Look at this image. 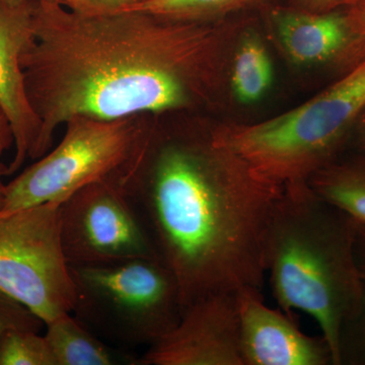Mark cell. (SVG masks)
I'll use <instances>...</instances> for the list:
<instances>
[{"mask_svg":"<svg viewBox=\"0 0 365 365\" xmlns=\"http://www.w3.org/2000/svg\"><path fill=\"white\" fill-rule=\"evenodd\" d=\"M246 21L175 20L138 9L83 16L35 0L34 38L21 57L42 121L33 160L72 117L115 120L215 111L232 98L230 64Z\"/></svg>","mask_w":365,"mask_h":365,"instance_id":"1","label":"cell"},{"mask_svg":"<svg viewBox=\"0 0 365 365\" xmlns=\"http://www.w3.org/2000/svg\"><path fill=\"white\" fill-rule=\"evenodd\" d=\"M117 182L176 278L182 311L208 295L262 290L283 188L218 143L211 124L158 120Z\"/></svg>","mask_w":365,"mask_h":365,"instance_id":"2","label":"cell"},{"mask_svg":"<svg viewBox=\"0 0 365 365\" xmlns=\"http://www.w3.org/2000/svg\"><path fill=\"white\" fill-rule=\"evenodd\" d=\"M357 225L307 182L287 185L266 241L274 299L284 313L300 311L314 319L332 349L334 365L341 328L364 292L355 259Z\"/></svg>","mask_w":365,"mask_h":365,"instance_id":"3","label":"cell"},{"mask_svg":"<svg viewBox=\"0 0 365 365\" xmlns=\"http://www.w3.org/2000/svg\"><path fill=\"white\" fill-rule=\"evenodd\" d=\"M365 111V60L304 104L256 123L211 124L218 143L264 181L307 182L351 146Z\"/></svg>","mask_w":365,"mask_h":365,"instance_id":"4","label":"cell"},{"mask_svg":"<svg viewBox=\"0 0 365 365\" xmlns=\"http://www.w3.org/2000/svg\"><path fill=\"white\" fill-rule=\"evenodd\" d=\"M72 314L101 339L123 350L155 344L181 319V294L162 262L135 259L108 265H71Z\"/></svg>","mask_w":365,"mask_h":365,"instance_id":"5","label":"cell"},{"mask_svg":"<svg viewBox=\"0 0 365 365\" xmlns=\"http://www.w3.org/2000/svg\"><path fill=\"white\" fill-rule=\"evenodd\" d=\"M155 117L71 118L57 148L6 184L1 215L41 204H61L86 185L117 178L153 131Z\"/></svg>","mask_w":365,"mask_h":365,"instance_id":"6","label":"cell"},{"mask_svg":"<svg viewBox=\"0 0 365 365\" xmlns=\"http://www.w3.org/2000/svg\"><path fill=\"white\" fill-rule=\"evenodd\" d=\"M0 292L44 323L72 313L76 284L60 235V204L0 215Z\"/></svg>","mask_w":365,"mask_h":365,"instance_id":"7","label":"cell"},{"mask_svg":"<svg viewBox=\"0 0 365 365\" xmlns=\"http://www.w3.org/2000/svg\"><path fill=\"white\" fill-rule=\"evenodd\" d=\"M60 235L69 265L160 261L116 178L86 185L60 204Z\"/></svg>","mask_w":365,"mask_h":365,"instance_id":"8","label":"cell"},{"mask_svg":"<svg viewBox=\"0 0 365 365\" xmlns=\"http://www.w3.org/2000/svg\"><path fill=\"white\" fill-rule=\"evenodd\" d=\"M138 365H244L237 294H211L190 304Z\"/></svg>","mask_w":365,"mask_h":365,"instance_id":"9","label":"cell"},{"mask_svg":"<svg viewBox=\"0 0 365 365\" xmlns=\"http://www.w3.org/2000/svg\"><path fill=\"white\" fill-rule=\"evenodd\" d=\"M269 21L276 42L295 66L333 67L347 73L365 60V33L343 9L312 13L274 7Z\"/></svg>","mask_w":365,"mask_h":365,"instance_id":"10","label":"cell"},{"mask_svg":"<svg viewBox=\"0 0 365 365\" xmlns=\"http://www.w3.org/2000/svg\"><path fill=\"white\" fill-rule=\"evenodd\" d=\"M34 7L35 0L0 1V109L11 123L16 150L6 176L16 174L26 158H34L42 130V121L29 100L21 63L34 38Z\"/></svg>","mask_w":365,"mask_h":365,"instance_id":"11","label":"cell"},{"mask_svg":"<svg viewBox=\"0 0 365 365\" xmlns=\"http://www.w3.org/2000/svg\"><path fill=\"white\" fill-rule=\"evenodd\" d=\"M237 302L244 365H334L326 338L307 335L292 314L266 306L262 290H242Z\"/></svg>","mask_w":365,"mask_h":365,"instance_id":"12","label":"cell"},{"mask_svg":"<svg viewBox=\"0 0 365 365\" xmlns=\"http://www.w3.org/2000/svg\"><path fill=\"white\" fill-rule=\"evenodd\" d=\"M45 325V337L56 365H138V359L126 350L106 344L71 313Z\"/></svg>","mask_w":365,"mask_h":365,"instance_id":"13","label":"cell"},{"mask_svg":"<svg viewBox=\"0 0 365 365\" xmlns=\"http://www.w3.org/2000/svg\"><path fill=\"white\" fill-rule=\"evenodd\" d=\"M272 60L260 35L248 26L235 46L230 64L232 98L242 105H252L267 95L273 85Z\"/></svg>","mask_w":365,"mask_h":365,"instance_id":"14","label":"cell"},{"mask_svg":"<svg viewBox=\"0 0 365 365\" xmlns=\"http://www.w3.org/2000/svg\"><path fill=\"white\" fill-rule=\"evenodd\" d=\"M307 184L359 222H365V155L347 153L317 172Z\"/></svg>","mask_w":365,"mask_h":365,"instance_id":"15","label":"cell"},{"mask_svg":"<svg viewBox=\"0 0 365 365\" xmlns=\"http://www.w3.org/2000/svg\"><path fill=\"white\" fill-rule=\"evenodd\" d=\"M270 0H146L128 9L148 11L175 20L215 21L266 6ZM127 11V9H126Z\"/></svg>","mask_w":365,"mask_h":365,"instance_id":"16","label":"cell"},{"mask_svg":"<svg viewBox=\"0 0 365 365\" xmlns=\"http://www.w3.org/2000/svg\"><path fill=\"white\" fill-rule=\"evenodd\" d=\"M33 330L11 331L0 343V365H56L45 335Z\"/></svg>","mask_w":365,"mask_h":365,"instance_id":"17","label":"cell"},{"mask_svg":"<svg viewBox=\"0 0 365 365\" xmlns=\"http://www.w3.org/2000/svg\"><path fill=\"white\" fill-rule=\"evenodd\" d=\"M335 365H365V281L359 306L341 328Z\"/></svg>","mask_w":365,"mask_h":365,"instance_id":"18","label":"cell"},{"mask_svg":"<svg viewBox=\"0 0 365 365\" xmlns=\"http://www.w3.org/2000/svg\"><path fill=\"white\" fill-rule=\"evenodd\" d=\"M44 321L28 307L0 292V343L11 331L33 330L40 332Z\"/></svg>","mask_w":365,"mask_h":365,"instance_id":"19","label":"cell"},{"mask_svg":"<svg viewBox=\"0 0 365 365\" xmlns=\"http://www.w3.org/2000/svg\"><path fill=\"white\" fill-rule=\"evenodd\" d=\"M135 0H67L64 7L83 16H104L130 9Z\"/></svg>","mask_w":365,"mask_h":365,"instance_id":"20","label":"cell"},{"mask_svg":"<svg viewBox=\"0 0 365 365\" xmlns=\"http://www.w3.org/2000/svg\"><path fill=\"white\" fill-rule=\"evenodd\" d=\"M13 145H14L13 129L6 115L0 109V215L4 209L6 190V184L4 182V177L6 176V165L2 163V157L4 153Z\"/></svg>","mask_w":365,"mask_h":365,"instance_id":"21","label":"cell"},{"mask_svg":"<svg viewBox=\"0 0 365 365\" xmlns=\"http://www.w3.org/2000/svg\"><path fill=\"white\" fill-rule=\"evenodd\" d=\"M348 0H290L289 6L312 13H326L342 9Z\"/></svg>","mask_w":365,"mask_h":365,"instance_id":"22","label":"cell"},{"mask_svg":"<svg viewBox=\"0 0 365 365\" xmlns=\"http://www.w3.org/2000/svg\"><path fill=\"white\" fill-rule=\"evenodd\" d=\"M343 9L355 26L365 33V0H348Z\"/></svg>","mask_w":365,"mask_h":365,"instance_id":"23","label":"cell"},{"mask_svg":"<svg viewBox=\"0 0 365 365\" xmlns=\"http://www.w3.org/2000/svg\"><path fill=\"white\" fill-rule=\"evenodd\" d=\"M355 259L360 275L365 281V222L357 225L356 237H355Z\"/></svg>","mask_w":365,"mask_h":365,"instance_id":"24","label":"cell"},{"mask_svg":"<svg viewBox=\"0 0 365 365\" xmlns=\"http://www.w3.org/2000/svg\"><path fill=\"white\" fill-rule=\"evenodd\" d=\"M351 145L356 150L355 151L365 155V111L360 117L359 124L355 129Z\"/></svg>","mask_w":365,"mask_h":365,"instance_id":"25","label":"cell"},{"mask_svg":"<svg viewBox=\"0 0 365 365\" xmlns=\"http://www.w3.org/2000/svg\"><path fill=\"white\" fill-rule=\"evenodd\" d=\"M2 2H9V4H21V2H25L26 0H0Z\"/></svg>","mask_w":365,"mask_h":365,"instance_id":"26","label":"cell"},{"mask_svg":"<svg viewBox=\"0 0 365 365\" xmlns=\"http://www.w3.org/2000/svg\"><path fill=\"white\" fill-rule=\"evenodd\" d=\"M46 1L54 2V4H60V6H63L66 4L67 0H46Z\"/></svg>","mask_w":365,"mask_h":365,"instance_id":"27","label":"cell"},{"mask_svg":"<svg viewBox=\"0 0 365 365\" xmlns=\"http://www.w3.org/2000/svg\"><path fill=\"white\" fill-rule=\"evenodd\" d=\"M135 1H136L135 2V4H139V2L146 1V0H135ZM133 6H134V4H133Z\"/></svg>","mask_w":365,"mask_h":365,"instance_id":"28","label":"cell"}]
</instances>
